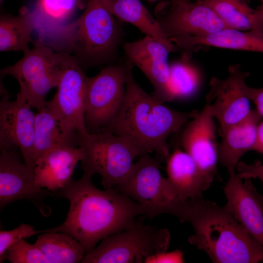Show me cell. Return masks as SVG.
I'll return each instance as SVG.
<instances>
[{
  "label": "cell",
  "mask_w": 263,
  "mask_h": 263,
  "mask_svg": "<svg viewBox=\"0 0 263 263\" xmlns=\"http://www.w3.org/2000/svg\"><path fill=\"white\" fill-rule=\"evenodd\" d=\"M78 145L82 150L84 172L92 176L99 174L105 189H116L138 157L126 141L109 132L82 135L78 137Z\"/></svg>",
  "instance_id": "obj_7"
},
{
  "label": "cell",
  "mask_w": 263,
  "mask_h": 263,
  "mask_svg": "<svg viewBox=\"0 0 263 263\" xmlns=\"http://www.w3.org/2000/svg\"><path fill=\"white\" fill-rule=\"evenodd\" d=\"M189 58L183 56L180 60L169 64V102L193 96L200 88L202 74Z\"/></svg>",
  "instance_id": "obj_27"
},
{
  "label": "cell",
  "mask_w": 263,
  "mask_h": 263,
  "mask_svg": "<svg viewBox=\"0 0 263 263\" xmlns=\"http://www.w3.org/2000/svg\"><path fill=\"white\" fill-rule=\"evenodd\" d=\"M252 150L263 153V121L258 125L255 141Z\"/></svg>",
  "instance_id": "obj_34"
},
{
  "label": "cell",
  "mask_w": 263,
  "mask_h": 263,
  "mask_svg": "<svg viewBox=\"0 0 263 263\" xmlns=\"http://www.w3.org/2000/svg\"><path fill=\"white\" fill-rule=\"evenodd\" d=\"M2 92L0 101V149L19 148L24 163L34 170L33 142L35 114L30 105L17 94L11 101L8 93Z\"/></svg>",
  "instance_id": "obj_13"
},
{
  "label": "cell",
  "mask_w": 263,
  "mask_h": 263,
  "mask_svg": "<svg viewBox=\"0 0 263 263\" xmlns=\"http://www.w3.org/2000/svg\"><path fill=\"white\" fill-rule=\"evenodd\" d=\"M170 3L171 7L166 10L160 3L155 12V19L169 39L207 35L228 28L202 0Z\"/></svg>",
  "instance_id": "obj_12"
},
{
  "label": "cell",
  "mask_w": 263,
  "mask_h": 263,
  "mask_svg": "<svg viewBox=\"0 0 263 263\" xmlns=\"http://www.w3.org/2000/svg\"><path fill=\"white\" fill-rule=\"evenodd\" d=\"M62 71L54 97L47 101L60 126L67 144L78 146V137L88 133L85 123V97L89 77L73 56L63 53Z\"/></svg>",
  "instance_id": "obj_6"
},
{
  "label": "cell",
  "mask_w": 263,
  "mask_h": 263,
  "mask_svg": "<svg viewBox=\"0 0 263 263\" xmlns=\"http://www.w3.org/2000/svg\"><path fill=\"white\" fill-rule=\"evenodd\" d=\"M83 3L84 4V5L85 6H86V4L87 3V2L90 0H81Z\"/></svg>",
  "instance_id": "obj_37"
},
{
  "label": "cell",
  "mask_w": 263,
  "mask_h": 263,
  "mask_svg": "<svg viewBox=\"0 0 263 263\" xmlns=\"http://www.w3.org/2000/svg\"><path fill=\"white\" fill-rule=\"evenodd\" d=\"M228 28L263 34V16L244 0H202Z\"/></svg>",
  "instance_id": "obj_24"
},
{
  "label": "cell",
  "mask_w": 263,
  "mask_h": 263,
  "mask_svg": "<svg viewBox=\"0 0 263 263\" xmlns=\"http://www.w3.org/2000/svg\"><path fill=\"white\" fill-rule=\"evenodd\" d=\"M237 175L241 179L258 178L263 184V164L256 163L247 164L239 162L236 167Z\"/></svg>",
  "instance_id": "obj_31"
},
{
  "label": "cell",
  "mask_w": 263,
  "mask_h": 263,
  "mask_svg": "<svg viewBox=\"0 0 263 263\" xmlns=\"http://www.w3.org/2000/svg\"><path fill=\"white\" fill-rule=\"evenodd\" d=\"M213 117L204 107L184 129L180 143L194 159L207 182L211 184L217 175L218 145Z\"/></svg>",
  "instance_id": "obj_16"
},
{
  "label": "cell",
  "mask_w": 263,
  "mask_h": 263,
  "mask_svg": "<svg viewBox=\"0 0 263 263\" xmlns=\"http://www.w3.org/2000/svg\"><path fill=\"white\" fill-rule=\"evenodd\" d=\"M170 40L189 55L192 52L210 47L263 53V34L254 31L232 28L198 36L175 38Z\"/></svg>",
  "instance_id": "obj_19"
},
{
  "label": "cell",
  "mask_w": 263,
  "mask_h": 263,
  "mask_svg": "<svg viewBox=\"0 0 263 263\" xmlns=\"http://www.w3.org/2000/svg\"><path fill=\"white\" fill-rule=\"evenodd\" d=\"M63 144L66 143L59 123L45 105L35 114L33 142L35 164L49 150Z\"/></svg>",
  "instance_id": "obj_28"
},
{
  "label": "cell",
  "mask_w": 263,
  "mask_h": 263,
  "mask_svg": "<svg viewBox=\"0 0 263 263\" xmlns=\"http://www.w3.org/2000/svg\"><path fill=\"white\" fill-rule=\"evenodd\" d=\"M167 180L173 194L182 200L203 196L210 184L191 156L175 150L167 160Z\"/></svg>",
  "instance_id": "obj_20"
},
{
  "label": "cell",
  "mask_w": 263,
  "mask_h": 263,
  "mask_svg": "<svg viewBox=\"0 0 263 263\" xmlns=\"http://www.w3.org/2000/svg\"><path fill=\"white\" fill-rule=\"evenodd\" d=\"M124 52L132 64L145 75L154 88L153 96L165 103L169 102V64L171 51L154 38L146 36L123 45Z\"/></svg>",
  "instance_id": "obj_15"
},
{
  "label": "cell",
  "mask_w": 263,
  "mask_h": 263,
  "mask_svg": "<svg viewBox=\"0 0 263 263\" xmlns=\"http://www.w3.org/2000/svg\"><path fill=\"white\" fill-rule=\"evenodd\" d=\"M146 263H184L183 253L179 249L171 252H163L148 258Z\"/></svg>",
  "instance_id": "obj_32"
},
{
  "label": "cell",
  "mask_w": 263,
  "mask_h": 263,
  "mask_svg": "<svg viewBox=\"0 0 263 263\" xmlns=\"http://www.w3.org/2000/svg\"><path fill=\"white\" fill-rule=\"evenodd\" d=\"M92 176L84 172L72 179L56 192L70 203L65 220L46 232L67 233L83 246L85 254L104 238L133 225L136 217L145 215L136 202L114 188L101 190L92 183Z\"/></svg>",
  "instance_id": "obj_1"
},
{
  "label": "cell",
  "mask_w": 263,
  "mask_h": 263,
  "mask_svg": "<svg viewBox=\"0 0 263 263\" xmlns=\"http://www.w3.org/2000/svg\"><path fill=\"white\" fill-rule=\"evenodd\" d=\"M117 20L103 0H90L79 18L39 36L35 44L73 56L84 70L114 58L123 35Z\"/></svg>",
  "instance_id": "obj_4"
},
{
  "label": "cell",
  "mask_w": 263,
  "mask_h": 263,
  "mask_svg": "<svg viewBox=\"0 0 263 263\" xmlns=\"http://www.w3.org/2000/svg\"><path fill=\"white\" fill-rule=\"evenodd\" d=\"M236 174L229 178L224 188L227 203L225 206L249 234L263 247V196L250 179Z\"/></svg>",
  "instance_id": "obj_17"
},
{
  "label": "cell",
  "mask_w": 263,
  "mask_h": 263,
  "mask_svg": "<svg viewBox=\"0 0 263 263\" xmlns=\"http://www.w3.org/2000/svg\"><path fill=\"white\" fill-rule=\"evenodd\" d=\"M228 75L223 79L212 77L206 96L205 107L217 119L221 136L231 126L244 119L249 113L250 100L247 93L246 78L249 73L242 70L239 64L230 65Z\"/></svg>",
  "instance_id": "obj_11"
},
{
  "label": "cell",
  "mask_w": 263,
  "mask_h": 263,
  "mask_svg": "<svg viewBox=\"0 0 263 263\" xmlns=\"http://www.w3.org/2000/svg\"><path fill=\"white\" fill-rule=\"evenodd\" d=\"M45 232V230H36L34 227L22 224L10 230L0 231V263L6 258L8 249L14 244L23 239L29 238L37 234Z\"/></svg>",
  "instance_id": "obj_30"
},
{
  "label": "cell",
  "mask_w": 263,
  "mask_h": 263,
  "mask_svg": "<svg viewBox=\"0 0 263 263\" xmlns=\"http://www.w3.org/2000/svg\"><path fill=\"white\" fill-rule=\"evenodd\" d=\"M139 157L115 189L138 203L148 217L171 215L179 199L161 174L160 162L149 154Z\"/></svg>",
  "instance_id": "obj_9"
},
{
  "label": "cell",
  "mask_w": 263,
  "mask_h": 263,
  "mask_svg": "<svg viewBox=\"0 0 263 263\" xmlns=\"http://www.w3.org/2000/svg\"><path fill=\"white\" fill-rule=\"evenodd\" d=\"M5 0H0V4L1 5V4L3 3Z\"/></svg>",
  "instance_id": "obj_38"
},
{
  "label": "cell",
  "mask_w": 263,
  "mask_h": 263,
  "mask_svg": "<svg viewBox=\"0 0 263 263\" xmlns=\"http://www.w3.org/2000/svg\"><path fill=\"white\" fill-rule=\"evenodd\" d=\"M82 157L79 146L63 144L53 148L36 162V184L56 192L73 179L75 168Z\"/></svg>",
  "instance_id": "obj_18"
},
{
  "label": "cell",
  "mask_w": 263,
  "mask_h": 263,
  "mask_svg": "<svg viewBox=\"0 0 263 263\" xmlns=\"http://www.w3.org/2000/svg\"><path fill=\"white\" fill-rule=\"evenodd\" d=\"M48 196L58 197L56 192L36 184L34 170L21 161L15 150L0 149V210L13 202L28 200L45 215L43 200Z\"/></svg>",
  "instance_id": "obj_14"
},
{
  "label": "cell",
  "mask_w": 263,
  "mask_h": 263,
  "mask_svg": "<svg viewBox=\"0 0 263 263\" xmlns=\"http://www.w3.org/2000/svg\"><path fill=\"white\" fill-rule=\"evenodd\" d=\"M63 56L49 47L35 45L15 64L1 70L0 75L15 78L20 87L18 94L39 110L45 106L48 93L58 84Z\"/></svg>",
  "instance_id": "obj_8"
},
{
  "label": "cell",
  "mask_w": 263,
  "mask_h": 263,
  "mask_svg": "<svg viewBox=\"0 0 263 263\" xmlns=\"http://www.w3.org/2000/svg\"><path fill=\"white\" fill-rule=\"evenodd\" d=\"M262 262H263V259H262Z\"/></svg>",
  "instance_id": "obj_39"
},
{
  "label": "cell",
  "mask_w": 263,
  "mask_h": 263,
  "mask_svg": "<svg viewBox=\"0 0 263 263\" xmlns=\"http://www.w3.org/2000/svg\"><path fill=\"white\" fill-rule=\"evenodd\" d=\"M262 2V5L261 6L259 9V11L263 16V0H260Z\"/></svg>",
  "instance_id": "obj_36"
},
{
  "label": "cell",
  "mask_w": 263,
  "mask_h": 263,
  "mask_svg": "<svg viewBox=\"0 0 263 263\" xmlns=\"http://www.w3.org/2000/svg\"><path fill=\"white\" fill-rule=\"evenodd\" d=\"M36 29L32 11L22 7L18 16L2 15L0 17V50L2 52L30 50L28 44L34 43L31 35Z\"/></svg>",
  "instance_id": "obj_23"
},
{
  "label": "cell",
  "mask_w": 263,
  "mask_h": 263,
  "mask_svg": "<svg viewBox=\"0 0 263 263\" xmlns=\"http://www.w3.org/2000/svg\"><path fill=\"white\" fill-rule=\"evenodd\" d=\"M261 118L256 109L251 110L244 119L221 135L222 139L218 145V161L226 168L229 176L236 174L237 165L241 157L252 150Z\"/></svg>",
  "instance_id": "obj_21"
},
{
  "label": "cell",
  "mask_w": 263,
  "mask_h": 263,
  "mask_svg": "<svg viewBox=\"0 0 263 263\" xmlns=\"http://www.w3.org/2000/svg\"><path fill=\"white\" fill-rule=\"evenodd\" d=\"M248 1H250V0H247Z\"/></svg>",
  "instance_id": "obj_40"
},
{
  "label": "cell",
  "mask_w": 263,
  "mask_h": 263,
  "mask_svg": "<svg viewBox=\"0 0 263 263\" xmlns=\"http://www.w3.org/2000/svg\"><path fill=\"white\" fill-rule=\"evenodd\" d=\"M103 1L119 20L132 24L146 36L151 37L164 44L171 52L178 50L167 37L158 21L140 0H103Z\"/></svg>",
  "instance_id": "obj_22"
},
{
  "label": "cell",
  "mask_w": 263,
  "mask_h": 263,
  "mask_svg": "<svg viewBox=\"0 0 263 263\" xmlns=\"http://www.w3.org/2000/svg\"><path fill=\"white\" fill-rule=\"evenodd\" d=\"M170 240L168 229L135 222L104 238L98 246L85 255L80 263H145L150 257L167 251Z\"/></svg>",
  "instance_id": "obj_5"
},
{
  "label": "cell",
  "mask_w": 263,
  "mask_h": 263,
  "mask_svg": "<svg viewBox=\"0 0 263 263\" xmlns=\"http://www.w3.org/2000/svg\"><path fill=\"white\" fill-rule=\"evenodd\" d=\"M81 0H37L32 11L38 36L70 22L77 8H85Z\"/></svg>",
  "instance_id": "obj_25"
},
{
  "label": "cell",
  "mask_w": 263,
  "mask_h": 263,
  "mask_svg": "<svg viewBox=\"0 0 263 263\" xmlns=\"http://www.w3.org/2000/svg\"><path fill=\"white\" fill-rule=\"evenodd\" d=\"M150 2H154L157 1H168L172 3H177L184 1H188L190 0H145Z\"/></svg>",
  "instance_id": "obj_35"
},
{
  "label": "cell",
  "mask_w": 263,
  "mask_h": 263,
  "mask_svg": "<svg viewBox=\"0 0 263 263\" xmlns=\"http://www.w3.org/2000/svg\"><path fill=\"white\" fill-rule=\"evenodd\" d=\"M126 78L125 64L108 66L89 77L85 112L88 132H104L115 117L124 99Z\"/></svg>",
  "instance_id": "obj_10"
},
{
  "label": "cell",
  "mask_w": 263,
  "mask_h": 263,
  "mask_svg": "<svg viewBox=\"0 0 263 263\" xmlns=\"http://www.w3.org/2000/svg\"><path fill=\"white\" fill-rule=\"evenodd\" d=\"M173 216L191 225L188 242L205 251L213 263H256L263 258V247L225 206L203 196L180 200Z\"/></svg>",
  "instance_id": "obj_3"
},
{
  "label": "cell",
  "mask_w": 263,
  "mask_h": 263,
  "mask_svg": "<svg viewBox=\"0 0 263 263\" xmlns=\"http://www.w3.org/2000/svg\"><path fill=\"white\" fill-rule=\"evenodd\" d=\"M125 94L117 114L104 132H109L126 141L138 157L154 152L167 160L170 153L167 139L178 132L200 112L174 110L145 92L135 80L133 64L126 63Z\"/></svg>",
  "instance_id": "obj_2"
},
{
  "label": "cell",
  "mask_w": 263,
  "mask_h": 263,
  "mask_svg": "<svg viewBox=\"0 0 263 263\" xmlns=\"http://www.w3.org/2000/svg\"><path fill=\"white\" fill-rule=\"evenodd\" d=\"M247 93L250 100L255 104L261 117H263V87L254 88L248 86Z\"/></svg>",
  "instance_id": "obj_33"
},
{
  "label": "cell",
  "mask_w": 263,
  "mask_h": 263,
  "mask_svg": "<svg viewBox=\"0 0 263 263\" xmlns=\"http://www.w3.org/2000/svg\"><path fill=\"white\" fill-rule=\"evenodd\" d=\"M35 244L50 263H80L85 255L82 244L66 232L49 231L41 233Z\"/></svg>",
  "instance_id": "obj_26"
},
{
  "label": "cell",
  "mask_w": 263,
  "mask_h": 263,
  "mask_svg": "<svg viewBox=\"0 0 263 263\" xmlns=\"http://www.w3.org/2000/svg\"><path fill=\"white\" fill-rule=\"evenodd\" d=\"M5 259L12 263H50L38 246L27 243L24 239L8 249Z\"/></svg>",
  "instance_id": "obj_29"
}]
</instances>
